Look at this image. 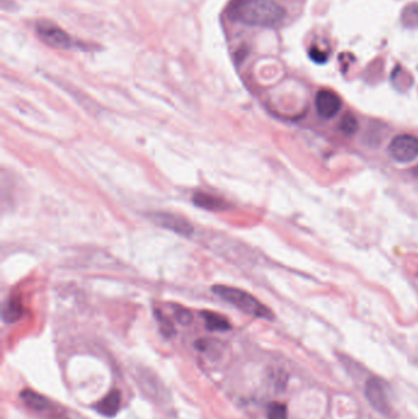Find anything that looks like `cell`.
Here are the masks:
<instances>
[{"label": "cell", "instance_id": "9", "mask_svg": "<svg viewBox=\"0 0 418 419\" xmlns=\"http://www.w3.org/2000/svg\"><path fill=\"white\" fill-rule=\"evenodd\" d=\"M193 200L198 206L207 208L210 211H223L227 207V202L225 200L211 195V194H207V193H196Z\"/></svg>", "mask_w": 418, "mask_h": 419}, {"label": "cell", "instance_id": "6", "mask_svg": "<svg viewBox=\"0 0 418 419\" xmlns=\"http://www.w3.org/2000/svg\"><path fill=\"white\" fill-rule=\"evenodd\" d=\"M315 107L319 116L329 119L339 113L342 107V101L333 91L320 90L315 97Z\"/></svg>", "mask_w": 418, "mask_h": 419}, {"label": "cell", "instance_id": "10", "mask_svg": "<svg viewBox=\"0 0 418 419\" xmlns=\"http://www.w3.org/2000/svg\"><path fill=\"white\" fill-rule=\"evenodd\" d=\"M202 318L205 320V325L210 331H227L231 330V324L227 319L220 314L212 312H202Z\"/></svg>", "mask_w": 418, "mask_h": 419}, {"label": "cell", "instance_id": "7", "mask_svg": "<svg viewBox=\"0 0 418 419\" xmlns=\"http://www.w3.org/2000/svg\"><path fill=\"white\" fill-rule=\"evenodd\" d=\"M154 221L161 227L173 231L175 233L189 237L194 232V229L186 218L180 217L178 215L168 213H157L154 215Z\"/></svg>", "mask_w": 418, "mask_h": 419}, {"label": "cell", "instance_id": "8", "mask_svg": "<svg viewBox=\"0 0 418 419\" xmlns=\"http://www.w3.org/2000/svg\"><path fill=\"white\" fill-rule=\"evenodd\" d=\"M122 404V393L119 390H112L111 393L102 398L96 406L98 413L105 417H114Z\"/></svg>", "mask_w": 418, "mask_h": 419}, {"label": "cell", "instance_id": "2", "mask_svg": "<svg viewBox=\"0 0 418 419\" xmlns=\"http://www.w3.org/2000/svg\"><path fill=\"white\" fill-rule=\"evenodd\" d=\"M212 292L217 294L218 297L223 298V301L234 305L241 312L252 315L254 318L268 319V320L274 318L270 309L265 307L263 303H260L252 294L239 288L217 285L212 287Z\"/></svg>", "mask_w": 418, "mask_h": 419}, {"label": "cell", "instance_id": "4", "mask_svg": "<svg viewBox=\"0 0 418 419\" xmlns=\"http://www.w3.org/2000/svg\"><path fill=\"white\" fill-rule=\"evenodd\" d=\"M389 154L397 162H411L417 159L418 139L408 134L397 135L389 145Z\"/></svg>", "mask_w": 418, "mask_h": 419}, {"label": "cell", "instance_id": "3", "mask_svg": "<svg viewBox=\"0 0 418 419\" xmlns=\"http://www.w3.org/2000/svg\"><path fill=\"white\" fill-rule=\"evenodd\" d=\"M38 36L41 37L43 42L49 47L60 48V49H73V48H86L81 43L76 42L69 33L64 31L63 28L55 26L52 22H38L36 26Z\"/></svg>", "mask_w": 418, "mask_h": 419}, {"label": "cell", "instance_id": "16", "mask_svg": "<svg viewBox=\"0 0 418 419\" xmlns=\"http://www.w3.org/2000/svg\"><path fill=\"white\" fill-rule=\"evenodd\" d=\"M309 57L312 59L313 62H315L317 64H324L328 62V53L323 52L322 49H317V48H312L309 51Z\"/></svg>", "mask_w": 418, "mask_h": 419}, {"label": "cell", "instance_id": "14", "mask_svg": "<svg viewBox=\"0 0 418 419\" xmlns=\"http://www.w3.org/2000/svg\"><path fill=\"white\" fill-rule=\"evenodd\" d=\"M268 419H288L285 404L272 402L268 406Z\"/></svg>", "mask_w": 418, "mask_h": 419}, {"label": "cell", "instance_id": "5", "mask_svg": "<svg viewBox=\"0 0 418 419\" xmlns=\"http://www.w3.org/2000/svg\"><path fill=\"white\" fill-rule=\"evenodd\" d=\"M365 398L378 412L387 414L392 411L390 404H389V398H387V385L381 379L372 377L367 382Z\"/></svg>", "mask_w": 418, "mask_h": 419}, {"label": "cell", "instance_id": "1", "mask_svg": "<svg viewBox=\"0 0 418 419\" xmlns=\"http://www.w3.org/2000/svg\"><path fill=\"white\" fill-rule=\"evenodd\" d=\"M227 16L248 26L274 27L285 20L286 10L274 0H232Z\"/></svg>", "mask_w": 418, "mask_h": 419}, {"label": "cell", "instance_id": "18", "mask_svg": "<svg viewBox=\"0 0 418 419\" xmlns=\"http://www.w3.org/2000/svg\"><path fill=\"white\" fill-rule=\"evenodd\" d=\"M417 170V173H418V168H417V170Z\"/></svg>", "mask_w": 418, "mask_h": 419}, {"label": "cell", "instance_id": "11", "mask_svg": "<svg viewBox=\"0 0 418 419\" xmlns=\"http://www.w3.org/2000/svg\"><path fill=\"white\" fill-rule=\"evenodd\" d=\"M22 401L30 407V409L43 412L49 409V401L47 398H43L41 395L32 391V390H25L21 393Z\"/></svg>", "mask_w": 418, "mask_h": 419}, {"label": "cell", "instance_id": "13", "mask_svg": "<svg viewBox=\"0 0 418 419\" xmlns=\"http://www.w3.org/2000/svg\"><path fill=\"white\" fill-rule=\"evenodd\" d=\"M401 20H403V26H418V3H412L403 9Z\"/></svg>", "mask_w": 418, "mask_h": 419}, {"label": "cell", "instance_id": "17", "mask_svg": "<svg viewBox=\"0 0 418 419\" xmlns=\"http://www.w3.org/2000/svg\"><path fill=\"white\" fill-rule=\"evenodd\" d=\"M175 318L180 321V324H189L191 321V314L186 309L177 308L175 309Z\"/></svg>", "mask_w": 418, "mask_h": 419}, {"label": "cell", "instance_id": "12", "mask_svg": "<svg viewBox=\"0 0 418 419\" xmlns=\"http://www.w3.org/2000/svg\"><path fill=\"white\" fill-rule=\"evenodd\" d=\"M24 315V307L19 299H9L3 309V319L8 324L15 323Z\"/></svg>", "mask_w": 418, "mask_h": 419}, {"label": "cell", "instance_id": "15", "mask_svg": "<svg viewBox=\"0 0 418 419\" xmlns=\"http://www.w3.org/2000/svg\"><path fill=\"white\" fill-rule=\"evenodd\" d=\"M340 129L344 132L345 134H355L356 130L358 129V122H357V119H356L355 116L354 114H345L344 118L341 119V123H340Z\"/></svg>", "mask_w": 418, "mask_h": 419}]
</instances>
